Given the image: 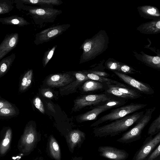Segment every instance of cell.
I'll list each match as a JSON object with an SVG mask.
<instances>
[{
  "mask_svg": "<svg viewBox=\"0 0 160 160\" xmlns=\"http://www.w3.org/2000/svg\"><path fill=\"white\" fill-rule=\"evenodd\" d=\"M144 111L136 112L123 118L103 126L93 128L95 137L102 138L113 137L119 135L136 124L142 117Z\"/></svg>",
  "mask_w": 160,
  "mask_h": 160,
  "instance_id": "cell-1",
  "label": "cell"
},
{
  "mask_svg": "<svg viewBox=\"0 0 160 160\" xmlns=\"http://www.w3.org/2000/svg\"><path fill=\"white\" fill-rule=\"evenodd\" d=\"M108 38L105 31H100L92 38L84 40L80 49L82 50L79 62L82 63L94 59L107 48Z\"/></svg>",
  "mask_w": 160,
  "mask_h": 160,
  "instance_id": "cell-2",
  "label": "cell"
},
{
  "mask_svg": "<svg viewBox=\"0 0 160 160\" xmlns=\"http://www.w3.org/2000/svg\"><path fill=\"white\" fill-rule=\"evenodd\" d=\"M27 12L32 18L35 23L40 28L47 23H53L57 17L62 13L61 10L23 5L17 8Z\"/></svg>",
  "mask_w": 160,
  "mask_h": 160,
  "instance_id": "cell-3",
  "label": "cell"
},
{
  "mask_svg": "<svg viewBox=\"0 0 160 160\" xmlns=\"http://www.w3.org/2000/svg\"><path fill=\"white\" fill-rule=\"evenodd\" d=\"M41 139V135L38 132L35 124L29 122L26 125L18 141V149L23 155H28L36 148Z\"/></svg>",
  "mask_w": 160,
  "mask_h": 160,
  "instance_id": "cell-4",
  "label": "cell"
},
{
  "mask_svg": "<svg viewBox=\"0 0 160 160\" xmlns=\"http://www.w3.org/2000/svg\"><path fill=\"white\" fill-rule=\"evenodd\" d=\"M156 108L154 107L146 109L142 117L135 125L124 133L117 141L120 143H128L139 140L143 130L151 120Z\"/></svg>",
  "mask_w": 160,
  "mask_h": 160,
  "instance_id": "cell-5",
  "label": "cell"
},
{
  "mask_svg": "<svg viewBox=\"0 0 160 160\" xmlns=\"http://www.w3.org/2000/svg\"><path fill=\"white\" fill-rule=\"evenodd\" d=\"M146 104L132 103L122 106L112 110L109 113L102 116L92 123L91 127H96L103 123L112 121L123 118L130 114L135 112L144 108Z\"/></svg>",
  "mask_w": 160,
  "mask_h": 160,
  "instance_id": "cell-6",
  "label": "cell"
},
{
  "mask_svg": "<svg viewBox=\"0 0 160 160\" xmlns=\"http://www.w3.org/2000/svg\"><path fill=\"white\" fill-rule=\"evenodd\" d=\"M70 26L69 24H59L43 30L36 34L34 43L38 45L49 42L62 34Z\"/></svg>",
  "mask_w": 160,
  "mask_h": 160,
  "instance_id": "cell-7",
  "label": "cell"
},
{
  "mask_svg": "<svg viewBox=\"0 0 160 160\" xmlns=\"http://www.w3.org/2000/svg\"><path fill=\"white\" fill-rule=\"evenodd\" d=\"M112 96L105 93L85 95L74 101L73 109L77 111L87 106L102 104L116 98Z\"/></svg>",
  "mask_w": 160,
  "mask_h": 160,
  "instance_id": "cell-8",
  "label": "cell"
},
{
  "mask_svg": "<svg viewBox=\"0 0 160 160\" xmlns=\"http://www.w3.org/2000/svg\"><path fill=\"white\" fill-rule=\"evenodd\" d=\"M127 102L124 99H115L101 104L82 114L79 118V121L83 122L95 119L100 113L108 110L124 105Z\"/></svg>",
  "mask_w": 160,
  "mask_h": 160,
  "instance_id": "cell-9",
  "label": "cell"
},
{
  "mask_svg": "<svg viewBox=\"0 0 160 160\" xmlns=\"http://www.w3.org/2000/svg\"><path fill=\"white\" fill-rule=\"evenodd\" d=\"M160 142V132L153 137L149 136L137 152L132 160H145L153 150Z\"/></svg>",
  "mask_w": 160,
  "mask_h": 160,
  "instance_id": "cell-10",
  "label": "cell"
},
{
  "mask_svg": "<svg viewBox=\"0 0 160 160\" xmlns=\"http://www.w3.org/2000/svg\"><path fill=\"white\" fill-rule=\"evenodd\" d=\"M113 71L121 80L140 93L148 95L154 93L153 89L148 84L138 81L124 73L116 71Z\"/></svg>",
  "mask_w": 160,
  "mask_h": 160,
  "instance_id": "cell-11",
  "label": "cell"
},
{
  "mask_svg": "<svg viewBox=\"0 0 160 160\" xmlns=\"http://www.w3.org/2000/svg\"><path fill=\"white\" fill-rule=\"evenodd\" d=\"M98 151L100 156L109 160H126L129 156L125 150L110 146H100Z\"/></svg>",
  "mask_w": 160,
  "mask_h": 160,
  "instance_id": "cell-12",
  "label": "cell"
},
{
  "mask_svg": "<svg viewBox=\"0 0 160 160\" xmlns=\"http://www.w3.org/2000/svg\"><path fill=\"white\" fill-rule=\"evenodd\" d=\"M69 150L73 153L76 148H80L86 139L85 133L79 129L71 130L64 136Z\"/></svg>",
  "mask_w": 160,
  "mask_h": 160,
  "instance_id": "cell-13",
  "label": "cell"
},
{
  "mask_svg": "<svg viewBox=\"0 0 160 160\" xmlns=\"http://www.w3.org/2000/svg\"><path fill=\"white\" fill-rule=\"evenodd\" d=\"M19 41L17 32L7 34L0 44V61L11 51L16 48Z\"/></svg>",
  "mask_w": 160,
  "mask_h": 160,
  "instance_id": "cell-14",
  "label": "cell"
},
{
  "mask_svg": "<svg viewBox=\"0 0 160 160\" xmlns=\"http://www.w3.org/2000/svg\"><path fill=\"white\" fill-rule=\"evenodd\" d=\"M12 137V131L9 126L4 127L0 133V157L5 156L9 151Z\"/></svg>",
  "mask_w": 160,
  "mask_h": 160,
  "instance_id": "cell-15",
  "label": "cell"
},
{
  "mask_svg": "<svg viewBox=\"0 0 160 160\" xmlns=\"http://www.w3.org/2000/svg\"><path fill=\"white\" fill-rule=\"evenodd\" d=\"M73 80V77L68 73H58L50 76L47 79L46 83L51 87H62L72 82Z\"/></svg>",
  "mask_w": 160,
  "mask_h": 160,
  "instance_id": "cell-16",
  "label": "cell"
},
{
  "mask_svg": "<svg viewBox=\"0 0 160 160\" xmlns=\"http://www.w3.org/2000/svg\"><path fill=\"white\" fill-rule=\"evenodd\" d=\"M16 4V7L25 5H38L44 8H53L54 6H59L63 2L61 0H12Z\"/></svg>",
  "mask_w": 160,
  "mask_h": 160,
  "instance_id": "cell-17",
  "label": "cell"
},
{
  "mask_svg": "<svg viewBox=\"0 0 160 160\" xmlns=\"http://www.w3.org/2000/svg\"><path fill=\"white\" fill-rule=\"evenodd\" d=\"M47 152L48 155L54 160H61V152L57 140L52 135H50L48 140Z\"/></svg>",
  "mask_w": 160,
  "mask_h": 160,
  "instance_id": "cell-18",
  "label": "cell"
},
{
  "mask_svg": "<svg viewBox=\"0 0 160 160\" xmlns=\"http://www.w3.org/2000/svg\"><path fill=\"white\" fill-rule=\"evenodd\" d=\"M137 30L140 32L146 34H155L160 32V19L142 23Z\"/></svg>",
  "mask_w": 160,
  "mask_h": 160,
  "instance_id": "cell-19",
  "label": "cell"
},
{
  "mask_svg": "<svg viewBox=\"0 0 160 160\" xmlns=\"http://www.w3.org/2000/svg\"><path fill=\"white\" fill-rule=\"evenodd\" d=\"M76 80L64 87L60 89V92H71L75 90L81 84L89 80L86 75L82 72L79 71L74 73Z\"/></svg>",
  "mask_w": 160,
  "mask_h": 160,
  "instance_id": "cell-20",
  "label": "cell"
},
{
  "mask_svg": "<svg viewBox=\"0 0 160 160\" xmlns=\"http://www.w3.org/2000/svg\"><path fill=\"white\" fill-rule=\"evenodd\" d=\"M140 15L144 18L154 20L160 19V13L156 7L150 6H143L138 7Z\"/></svg>",
  "mask_w": 160,
  "mask_h": 160,
  "instance_id": "cell-21",
  "label": "cell"
},
{
  "mask_svg": "<svg viewBox=\"0 0 160 160\" xmlns=\"http://www.w3.org/2000/svg\"><path fill=\"white\" fill-rule=\"evenodd\" d=\"M0 22L2 24L7 25L23 27L30 24L23 18L17 15L0 18Z\"/></svg>",
  "mask_w": 160,
  "mask_h": 160,
  "instance_id": "cell-22",
  "label": "cell"
},
{
  "mask_svg": "<svg viewBox=\"0 0 160 160\" xmlns=\"http://www.w3.org/2000/svg\"><path fill=\"white\" fill-rule=\"evenodd\" d=\"M33 71L32 69L27 71L23 74L19 82V92L20 93L25 92L31 84Z\"/></svg>",
  "mask_w": 160,
  "mask_h": 160,
  "instance_id": "cell-23",
  "label": "cell"
},
{
  "mask_svg": "<svg viewBox=\"0 0 160 160\" xmlns=\"http://www.w3.org/2000/svg\"><path fill=\"white\" fill-rule=\"evenodd\" d=\"M15 58L16 53H13L0 61V78L8 72Z\"/></svg>",
  "mask_w": 160,
  "mask_h": 160,
  "instance_id": "cell-24",
  "label": "cell"
},
{
  "mask_svg": "<svg viewBox=\"0 0 160 160\" xmlns=\"http://www.w3.org/2000/svg\"><path fill=\"white\" fill-rule=\"evenodd\" d=\"M107 84L92 80H88L83 83L82 88L84 92L105 89Z\"/></svg>",
  "mask_w": 160,
  "mask_h": 160,
  "instance_id": "cell-25",
  "label": "cell"
},
{
  "mask_svg": "<svg viewBox=\"0 0 160 160\" xmlns=\"http://www.w3.org/2000/svg\"><path fill=\"white\" fill-rule=\"evenodd\" d=\"M89 79L97 81L100 82L108 84H113L120 86H126L125 85L117 81L112 79L108 78L98 76L93 73L89 72L88 71H82Z\"/></svg>",
  "mask_w": 160,
  "mask_h": 160,
  "instance_id": "cell-26",
  "label": "cell"
},
{
  "mask_svg": "<svg viewBox=\"0 0 160 160\" xmlns=\"http://www.w3.org/2000/svg\"><path fill=\"white\" fill-rule=\"evenodd\" d=\"M107 86L121 92L133 97L135 99L140 98L142 95L138 92L128 88L126 86H122L113 84H108Z\"/></svg>",
  "mask_w": 160,
  "mask_h": 160,
  "instance_id": "cell-27",
  "label": "cell"
},
{
  "mask_svg": "<svg viewBox=\"0 0 160 160\" xmlns=\"http://www.w3.org/2000/svg\"><path fill=\"white\" fill-rule=\"evenodd\" d=\"M19 111L15 106L9 108H0V118H8L14 117L19 113Z\"/></svg>",
  "mask_w": 160,
  "mask_h": 160,
  "instance_id": "cell-28",
  "label": "cell"
},
{
  "mask_svg": "<svg viewBox=\"0 0 160 160\" xmlns=\"http://www.w3.org/2000/svg\"><path fill=\"white\" fill-rule=\"evenodd\" d=\"M104 92L105 93L109 94L113 96L125 99H134L135 98L132 96L124 94L112 88L107 86Z\"/></svg>",
  "mask_w": 160,
  "mask_h": 160,
  "instance_id": "cell-29",
  "label": "cell"
},
{
  "mask_svg": "<svg viewBox=\"0 0 160 160\" xmlns=\"http://www.w3.org/2000/svg\"><path fill=\"white\" fill-rule=\"evenodd\" d=\"M160 132V115L159 114L151 123L148 131L149 136L156 135Z\"/></svg>",
  "mask_w": 160,
  "mask_h": 160,
  "instance_id": "cell-30",
  "label": "cell"
},
{
  "mask_svg": "<svg viewBox=\"0 0 160 160\" xmlns=\"http://www.w3.org/2000/svg\"><path fill=\"white\" fill-rule=\"evenodd\" d=\"M12 0H0V15L8 13L14 8Z\"/></svg>",
  "mask_w": 160,
  "mask_h": 160,
  "instance_id": "cell-31",
  "label": "cell"
},
{
  "mask_svg": "<svg viewBox=\"0 0 160 160\" xmlns=\"http://www.w3.org/2000/svg\"><path fill=\"white\" fill-rule=\"evenodd\" d=\"M145 56L146 59H144L143 61L146 63L154 68L160 69V58L159 57Z\"/></svg>",
  "mask_w": 160,
  "mask_h": 160,
  "instance_id": "cell-32",
  "label": "cell"
},
{
  "mask_svg": "<svg viewBox=\"0 0 160 160\" xmlns=\"http://www.w3.org/2000/svg\"><path fill=\"white\" fill-rule=\"evenodd\" d=\"M57 47V45H55L44 52L42 60L43 67H45L46 66L48 63L52 58Z\"/></svg>",
  "mask_w": 160,
  "mask_h": 160,
  "instance_id": "cell-33",
  "label": "cell"
},
{
  "mask_svg": "<svg viewBox=\"0 0 160 160\" xmlns=\"http://www.w3.org/2000/svg\"><path fill=\"white\" fill-rule=\"evenodd\" d=\"M33 103L35 107L41 112L43 114L44 113L45 108L42 101L39 97H35L33 100Z\"/></svg>",
  "mask_w": 160,
  "mask_h": 160,
  "instance_id": "cell-34",
  "label": "cell"
},
{
  "mask_svg": "<svg viewBox=\"0 0 160 160\" xmlns=\"http://www.w3.org/2000/svg\"><path fill=\"white\" fill-rule=\"evenodd\" d=\"M160 156V144L159 143L157 147L151 153L145 160H154Z\"/></svg>",
  "mask_w": 160,
  "mask_h": 160,
  "instance_id": "cell-35",
  "label": "cell"
},
{
  "mask_svg": "<svg viewBox=\"0 0 160 160\" xmlns=\"http://www.w3.org/2000/svg\"><path fill=\"white\" fill-rule=\"evenodd\" d=\"M135 71L131 67L126 65H121L119 72H121L126 74H134Z\"/></svg>",
  "mask_w": 160,
  "mask_h": 160,
  "instance_id": "cell-36",
  "label": "cell"
},
{
  "mask_svg": "<svg viewBox=\"0 0 160 160\" xmlns=\"http://www.w3.org/2000/svg\"><path fill=\"white\" fill-rule=\"evenodd\" d=\"M121 65L116 62H111L107 64L108 68L113 71L119 72Z\"/></svg>",
  "mask_w": 160,
  "mask_h": 160,
  "instance_id": "cell-37",
  "label": "cell"
},
{
  "mask_svg": "<svg viewBox=\"0 0 160 160\" xmlns=\"http://www.w3.org/2000/svg\"><path fill=\"white\" fill-rule=\"evenodd\" d=\"M42 95L46 98H52L53 97V93L48 88H43L41 90Z\"/></svg>",
  "mask_w": 160,
  "mask_h": 160,
  "instance_id": "cell-38",
  "label": "cell"
},
{
  "mask_svg": "<svg viewBox=\"0 0 160 160\" xmlns=\"http://www.w3.org/2000/svg\"><path fill=\"white\" fill-rule=\"evenodd\" d=\"M14 106V105L7 100L0 99V108H9Z\"/></svg>",
  "mask_w": 160,
  "mask_h": 160,
  "instance_id": "cell-39",
  "label": "cell"
},
{
  "mask_svg": "<svg viewBox=\"0 0 160 160\" xmlns=\"http://www.w3.org/2000/svg\"><path fill=\"white\" fill-rule=\"evenodd\" d=\"M88 71L89 72L93 73L101 77L108 78L110 76L108 73L102 71Z\"/></svg>",
  "mask_w": 160,
  "mask_h": 160,
  "instance_id": "cell-40",
  "label": "cell"
},
{
  "mask_svg": "<svg viewBox=\"0 0 160 160\" xmlns=\"http://www.w3.org/2000/svg\"><path fill=\"white\" fill-rule=\"evenodd\" d=\"M47 108L50 111L55 113L56 111L54 108V107L53 105L50 102H48L47 103Z\"/></svg>",
  "mask_w": 160,
  "mask_h": 160,
  "instance_id": "cell-41",
  "label": "cell"
},
{
  "mask_svg": "<svg viewBox=\"0 0 160 160\" xmlns=\"http://www.w3.org/2000/svg\"><path fill=\"white\" fill-rule=\"evenodd\" d=\"M72 160H82V158L81 157H75L72 158Z\"/></svg>",
  "mask_w": 160,
  "mask_h": 160,
  "instance_id": "cell-42",
  "label": "cell"
},
{
  "mask_svg": "<svg viewBox=\"0 0 160 160\" xmlns=\"http://www.w3.org/2000/svg\"><path fill=\"white\" fill-rule=\"evenodd\" d=\"M32 160H43V159L41 157H39L38 158H36L35 159H33Z\"/></svg>",
  "mask_w": 160,
  "mask_h": 160,
  "instance_id": "cell-43",
  "label": "cell"
},
{
  "mask_svg": "<svg viewBox=\"0 0 160 160\" xmlns=\"http://www.w3.org/2000/svg\"><path fill=\"white\" fill-rule=\"evenodd\" d=\"M154 160H160V156L156 158Z\"/></svg>",
  "mask_w": 160,
  "mask_h": 160,
  "instance_id": "cell-44",
  "label": "cell"
},
{
  "mask_svg": "<svg viewBox=\"0 0 160 160\" xmlns=\"http://www.w3.org/2000/svg\"><path fill=\"white\" fill-rule=\"evenodd\" d=\"M1 97L0 95V98Z\"/></svg>",
  "mask_w": 160,
  "mask_h": 160,
  "instance_id": "cell-45",
  "label": "cell"
}]
</instances>
